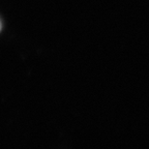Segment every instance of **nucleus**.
Instances as JSON below:
<instances>
[{
    "label": "nucleus",
    "mask_w": 149,
    "mask_h": 149,
    "mask_svg": "<svg viewBox=\"0 0 149 149\" xmlns=\"http://www.w3.org/2000/svg\"><path fill=\"white\" fill-rule=\"evenodd\" d=\"M0 30H1V22H0Z\"/></svg>",
    "instance_id": "1"
}]
</instances>
